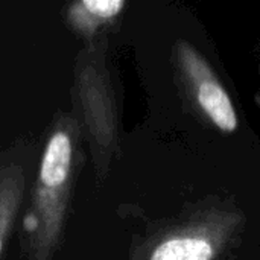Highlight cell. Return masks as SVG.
I'll return each instance as SVG.
<instances>
[{
    "label": "cell",
    "instance_id": "obj_5",
    "mask_svg": "<svg viewBox=\"0 0 260 260\" xmlns=\"http://www.w3.org/2000/svg\"><path fill=\"white\" fill-rule=\"evenodd\" d=\"M24 183V169L18 161L0 160V257L23 203Z\"/></svg>",
    "mask_w": 260,
    "mask_h": 260
},
{
    "label": "cell",
    "instance_id": "obj_4",
    "mask_svg": "<svg viewBox=\"0 0 260 260\" xmlns=\"http://www.w3.org/2000/svg\"><path fill=\"white\" fill-rule=\"evenodd\" d=\"M125 0H81L66 9L69 26L84 38L96 37L102 29L113 24L125 11Z\"/></svg>",
    "mask_w": 260,
    "mask_h": 260
},
{
    "label": "cell",
    "instance_id": "obj_2",
    "mask_svg": "<svg viewBox=\"0 0 260 260\" xmlns=\"http://www.w3.org/2000/svg\"><path fill=\"white\" fill-rule=\"evenodd\" d=\"M79 134L81 128L75 117L64 113L56 117L23 222L27 260H52L61 245Z\"/></svg>",
    "mask_w": 260,
    "mask_h": 260
},
{
    "label": "cell",
    "instance_id": "obj_6",
    "mask_svg": "<svg viewBox=\"0 0 260 260\" xmlns=\"http://www.w3.org/2000/svg\"><path fill=\"white\" fill-rule=\"evenodd\" d=\"M256 104H257V107H259V110H260V85H259V88H257V93H256Z\"/></svg>",
    "mask_w": 260,
    "mask_h": 260
},
{
    "label": "cell",
    "instance_id": "obj_7",
    "mask_svg": "<svg viewBox=\"0 0 260 260\" xmlns=\"http://www.w3.org/2000/svg\"><path fill=\"white\" fill-rule=\"evenodd\" d=\"M259 61H260V56H259Z\"/></svg>",
    "mask_w": 260,
    "mask_h": 260
},
{
    "label": "cell",
    "instance_id": "obj_1",
    "mask_svg": "<svg viewBox=\"0 0 260 260\" xmlns=\"http://www.w3.org/2000/svg\"><path fill=\"white\" fill-rule=\"evenodd\" d=\"M166 69L183 143L260 160V139L201 20L181 12L169 41Z\"/></svg>",
    "mask_w": 260,
    "mask_h": 260
},
{
    "label": "cell",
    "instance_id": "obj_3",
    "mask_svg": "<svg viewBox=\"0 0 260 260\" xmlns=\"http://www.w3.org/2000/svg\"><path fill=\"white\" fill-rule=\"evenodd\" d=\"M73 104L79 128L87 136L94 171L102 181L119 154V111L104 47L90 44L76 62Z\"/></svg>",
    "mask_w": 260,
    "mask_h": 260
}]
</instances>
